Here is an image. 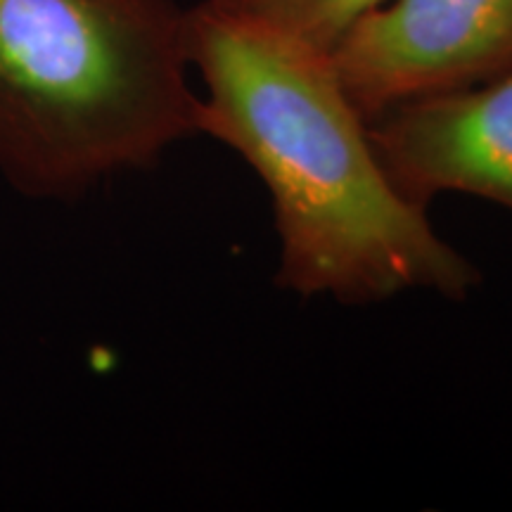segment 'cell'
<instances>
[{"label":"cell","mask_w":512,"mask_h":512,"mask_svg":"<svg viewBox=\"0 0 512 512\" xmlns=\"http://www.w3.org/2000/svg\"><path fill=\"white\" fill-rule=\"evenodd\" d=\"M188 50L197 136L238 152L271 197L278 287L339 304L475 290L477 266L384 174L330 50L207 0L188 8Z\"/></svg>","instance_id":"cell-1"},{"label":"cell","mask_w":512,"mask_h":512,"mask_svg":"<svg viewBox=\"0 0 512 512\" xmlns=\"http://www.w3.org/2000/svg\"><path fill=\"white\" fill-rule=\"evenodd\" d=\"M178 0H0V178L79 202L197 136Z\"/></svg>","instance_id":"cell-2"},{"label":"cell","mask_w":512,"mask_h":512,"mask_svg":"<svg viewBox=\"0 0 512 512\" xmlns=\"http://www.w3.org/2000/svg\"><path fill=\"white\" fill-rule=\"evenodd\" d=\"M332 57L370 121L401 102L512 72V0H387Z\"/></svg>","instance_id":"cell-3"},{"label":"cell","mask_w":512,"mask_h":512,"mask_svg":"<svg viewBox=\"0 0 512 512\" xmlns=\"http://www.w3.org/2000/svg\"><path fill=\"white\" fill-rule=\"evenodd\" d=\"M384 174L427 209L460 192L512 214V72L389 107L368 121Z\"/></svg>","instance_id":"cell-4"},{"label":"cell","mask_w":512,"mask_h":512,"mask_svg":"<svg viewBox=\"0 0 512 512\" xmlns=\"http://www.w3.org/2000/svg\"><path fill=\"white\" fill-rule=\"evenodd\" d=\"M214 8L254 19L311 46L335 50L368 12L387 0H207Z\"/></svg>","instance_id":"cell-5"}]
</instances>
